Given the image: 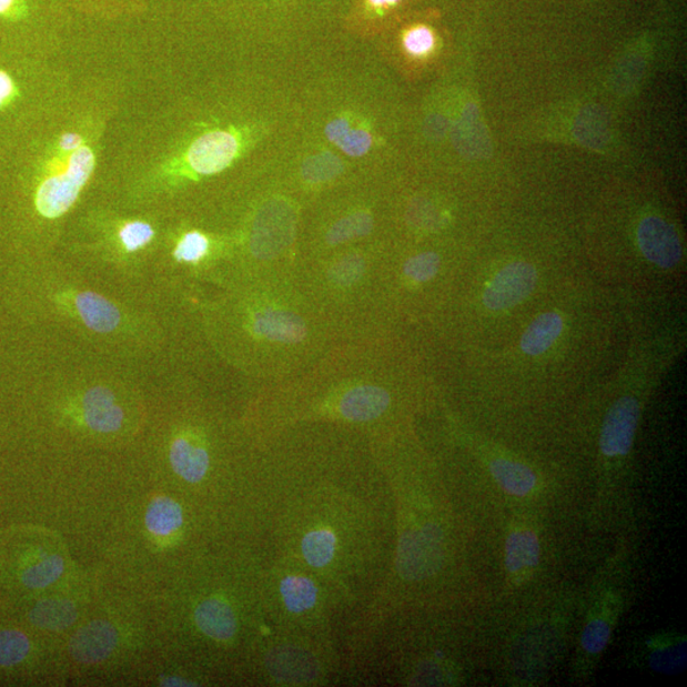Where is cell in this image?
<instances>
[{
  "instance_id": "obj_6",
  "label": "cell",
  "mask_w": 687,
  "mask_h": 687,
  "mask_svg": "<svg viewBox=\"0 0 687 687\" xmlns=\"http://www.w3.org/2000/svg\"><path fill=\"white\" fill-rule=\"evenodd\" d=\"M638 243L641 254L649 263L664 269H673L681 261L680 239L671 224L656 215L646 216L639 223Z\"/></svg>"
},
{
  "instance_id": "obj_8",
  "label": "cell",
  "mask_w": 687,
  "mask_h": 687,
  "mask_svg": "<svg viewBox=\"0 0 687 687\" xmlns=\"http://www.w3.org/2000/svg\"><path fill=\"white\" fill-rule=\"evenodd\" d=\"M493 481L512 498L527 499L540 493V477L532 466L515 458L494 456L486 461Z\"/></svg>"
},
{
  "instance_id": "obj_30",
  "label": "cell",
  "mask_w": 687,
  "mask_h": 687,
  "mask_svg": "<svg viewBox=\"0 0 687 687\" xmlns=\"http://www.w3.org/2000/svg\"><path fill=\"white\" fill-rule=\"evenodd\" d=\"M433 32L420 26V28L412 29L405 34L404 48L408 55L422 58L427 57L434 48Z\"/></svg>"
},
{
  "instance_id": "obj_31",
  "label": "cell",
  "mask_w": 687,
  "mask_h": 687,
  "mask_svg": "<svg viewBox=\"0 0 687 687\" xmlns=\"http://www.w3.org/2000/svg\"><path fill=\"white\" fill-rule=\"evenodd\" d=\"M367 2L375 8H385L395 6L400 0H367Z\"/></svg>"
},
{
  "instance_id": "obj_16",
  "label": "cell",
  "mask_w": 687,
  "mask_h": 687,
  "mask_svg": "<svg viewBox=\"0 0 687 687\" xmlns=\"http://www.w3.org/2000/svg\"><path fill=\"white\" fill-rule=\"evenodd\" d=\"M75 307L85 324L95 333L108 334L114 332L120 324L119 310L101 295L84 292L75 297Z\"/></svg>"
},
{
  "instance_id": "obj_7",
  "label": "cell",
  "mask_w": 687,
  "mask_h": 687,
  "mask_svg": "<svg viewBox=\"0 0 687 687\" xmlns=\"http://www.w3.org/2000/svg\"><path fill=\"white\" fill-rule=\"evenodd\" d=\"M119 633L114 625L98 620L82 626L69 643L77 663L93 665L108 659L118 647Z\"/></svg>"
},
{
  "instance_id": "obj_1",
  "label": "cell",
  "mask_w": 687,
  "mask_h": 687,
  "mask_svg": "<svg viewBox=\"0 0 687 687\" xmlns=\"http://www.w3.org/2000/svg\"><path fill=\"white\" fill-rule=\"evenodd\" d=\"M133 215L99 209L85 219L87 229L102 246L133 255L154 245L161 238V212L147 211Z\"/></svg>"
},
{
  "instance_id": "obj_19",
  "label": "cell",
  "mask_w": 687,
  "mask_h": 687,
  "mask_svg": "<svg viewBox=\"0 0 687 687\" xmlns=\"http://www.w3.org/2000/svg\"><path fill=\"white\" fill-rule=\"evenodd\" d=\"M78 613L75 606L68 599L49 598L43 599L33 607L30 619L33 625L50 632H60L72 626L77 620Z\"/></svg>"
},
{
  "instance_id": "obj_23",
  "label": "cell",
  "mask_w": 687,
  "mask_h": 687,
  "mask_svg": "<svg viewBox=\"0 0 687 687\" xmlns=\"http://www.w3.org/2000/svg\"><path fill=\"white\" fill-rule=\"evenodd\" d=\"M336 549L335 536L329 529H317L304 536L302 553L304 559L315 568H324L333 560Z\"/></svg>"
},
{
  "instance_id": "obj_11",
  "label": "cell",
  "mask_w": 687,
  "mask_h": 687,
  "mask_svg": "<svg viewBox=\"0 0 687 687\" xmlns=\"http://www.w3.org/2000/svg\"><path fill=\"white\" fill-rule=\"evenodd\" d=\"M254 333L267 341L293 344L306 337L307 329L303 320L290 311L266 309L256 313Z\"/></svg>"
},
{
  "instance_id": "obj_15",
  "label": "cell",
  "mask_w": 687,
  "mask_h": 687,
  "mask_svg": "<svg viewBox=\"0 0 687 687\" xmlns=\"http://www.w3.org/2000/svg\"><path fill=\"white\" fill-rule=\"evenodd\" d=\"M564 332V320L558 312L537 316L521 337V350L529 356H540L558 341Z\"/></svg>"
},
{
  "instance_id": "obj_21",
  "label": "cell",
  "mask_w": 687,
  "mask_h": 687,
  "mask_svg": "<svg viewBox=\"0 0 687 687\" xmlns=\"http://www.w3.org/2000/svg\"><path fill=\"white\" fill-rule=\"evenodd\" d=\"M64 569L65 563L62 556L43 555L21 572V580L30 589L47 588L63 576Z\"/></svg>"
},
{
  "instance_id": "obj_12",
  "label": "cell",
  "mask_w": 687,
  "mask_h": 687,
  "mask_svg": "<svg viewBox=\"0 0 687 687\" xmlns=\"http://www.w3.org/2000/svg\"><path fill=\"white\" fill-rule=\"evenodd\" d=\"M390 402V395L384 388L360 386L347 391L339 408L346 420L367 422L384 414Z\"/></svg>"
},
{
  "instance_id": "obj_24",
  "label": "cell",
  "mask_w": 687,
  "mask_h": 687,
  "mask_svg": "<svg viewBox=\"0 0 687 687\" xmlns=\"http://www.w3.org/2000/svg\"><path fill=\"white\" fill-rule=\"evenodd\" d=\"M31 651V641L16 629L0 630V666L12 667L23 663Z\"/></svg>"
},
{
  "instance_id": "obj_5",
  "label": "cell",
  "mask_w": 687,
  "mask_h": 687,
  "mask_svg": "<svg viewBox=\"0 0 687 687\" xmlns=\"http://www.w3.org/2000/svg\"><path fill=\"white\" fill-rule=\"evenodd\" d=\"M538 273L533 264L515 261L501 269L483 294L485 307L494 311H507L529 297L537 285Z\"/></svg>"
},
{
  "instance_id": "obj_13",
  "label": "cell",
  "mask_w": 687,
  "mask_h": 687,
  "mask_svg": "<svg viewBox=\"0 0 687 687\" xmlns=\"http://www.w3.org/2000/svg\"><path fill=\"white\" fill-rule=\"evenodd\" d=\"M195 622L206 637L219 641L231 640L238 632V620L232 607L220 598H209L200 604L195 612Z\"/></svg>"
},
{
  "instance_id": "obj_3",
  "label": "cell",
  "mask_w": 687,
  "mask_h": 687,
  "mask_svg": "<svg viewBox=\"0 0 687 687\" xmlns=\"http://www.w3.org/2000/svg\"><path fill=\"white\" fill-rule=\"evenodd\" d=\"M542 538L528 521H516L511 525L504 544V569L512 588L528 584L540 567Z\"/></svg>"
},
{
  "instance_id": "obj_2",
  "label": "cell",
  "mask_w": 687,
  "mask_h": 687,
  "mask_svg": "<svg viewBox=\"0 0 687 687\" xmlns=\"http://www.w3.org/2000/svg\"><path fill=\"white\" fill-rule=\"evenodd\" d=\"M623 605L622 593L608 588L590 606L579 640L576 663L579 675L593 671L598 659L602 658L608 643L612 641L616 624L620 619Z\"/></svg>"
},
{
  "instance_id": "obj_26",
  "label": "cell",
  "mask_w": 687,
  "mask_h": 687,
  "mask_svg": "<svg viewBox=\"0 0 687 687\" xmlns=\"http://www.w3.org/2000/svg\"><path fill=\"white\" fill-rule=\"evenodd\" d=\"M372 216L367 213H356L339 221L327 234L330 245H337L345 241L358 239L371 232Z\"/></svg>"
},
{
  "instance_id": "obj_29",
  "label": "cell",
  "mask_w": 687,
  "mask_h": 687,
  "mask_svg": "<svg viewBox=\"0 0 687 687\" xmlns=\"http://www.w3.org/2000/svg\"><path fill=\"white\" fill-rule=\"evenodd\" d=\"M364 269L363 259L360 256H346L339 261L330 271V280L339 285H352L361 280Z\"/></svg>"
},
{
  "instance_id": "obj_32",
  "label": "cell",
  "mask_w": 687,
  "mask_h": 687,
  "mask_svg": "<svg viewBox=\"0 0 687 687\" xmlns=\"http://www.w3.org/2000/svg\"><path fill=\"white\" fill-rule=\"evenodd\" d=\"M163 685L182 686V685H189V684H185V681L180 680V678H168V680L163 681Z\"/></svg>"
},
{
  "instance_id": "obj_9",
  "label": "cell",
  "mask_w": 687,
  "mask_h": 687,
  "mask_svg": "<svg viewBox=\"0 0 687 687\" xmlns=\"http://www.w3.org/2000/svg\"><path fill=\"white\" fill-rule=\"evenodd\" d=\"M77 19L114 22L137 19L154 0H60Z\"/></svg>"
},
{
  "instance_id": "obj_22",
  "label": "cell",
  "mask_w": 687,
  "mask_h": 687,
  "mask_svg": "<svg viewBox=\"0 0 687 687\" xmlns=\"http://www.w3.org/2000/svg\"><path fill=\"white\" fill-rule=\"evenodd\" d=\"M281 589L285 605L291 612H309L317 602V588L306 577H286L282 582Z\"/></svg>"
},
{
  "instance_id": "obj_14",
  "label": "cell",
  "mask_w": 687,
  "mask_h": 687,
  "mask_svg": "<svg viewBox=\"0 0 687 687\" xmlns=\"http://www.w3.org/2000/svg\"><path fill=\"white\" fill-rule=\"evenodd\" d=\"M170 461L175 473L189 483L202 482L211 465L208 451L185 437L172 442Z\"/></svg>"
},
{
  "instance_id": "obj_25",
  "label": "cell",
  "mask_w": 687,
  "mask_h": 687,
  "mask_svg": "<svg viewBox=\"0 0 687 687\" xmlns=\"http://www.w3.org/2000/svg\"><path fill=\"white\" fill-rule=\"evenodd\" d=\"M211 249V240L203 232L190 230L182 232L175 241L173 256L180 263H198Z\"/></svg>"
},
{
  "instance_id": "obj_28",
  "label": "cell",
  "mask_w": 687,
  "mask_h": 687,
  "mask_svg": "<svg viewBox=\"0 0 687 687\" xmlns=\"http://www.w3.org/2000/svg\"><path fill=\"white\" fill-rule=\"evenodd\" d=\"M342 170V164L332 154L313 156V160L304 164L303 175L312 182L333 179Z\"/></svg>"
},
{
  "instance_id": "obj_18",
  "label": "cell",
  "mask_w": 687,
  "mask_h": 687,
  "mask_svg": "<svg viewBox=\"0 0 687 687\" xmlns=\"http://www.w3.org/2000/svg\"><path fill=\"white\" fill-rule=\"evenodd\" d=\"M182 524H184V515H182L181 506L171 498H156L147 509L145 526L148 532L160 540H166V538L176 535Z\"/></svg>"
},
{
  "instance_id": "obj_27",
  "label": "cell",
  "mask_w": 687,
  "mask_h": 687,
  "mask_svg": "<svg viewBox=\"0 0 687 687\" xmlns=\"http://www.w3.org/2000/svg\"><path fill=\"white\" fill-rule=\"evenodd\" d=\"M441 259L434 252H423V254L408 259L404 265V273L412 281L425 283L433 280L440 272Z\"/></svg>"
},
{
  "instance_id": "obj_20",
  "label": "cell",
  "mask_w": 687,
  "mask_h": 687,
  "mask_svg": "<svg viewBox=\"0 0 687 687\" xmlns=\"http://www.w3.org/2000/svg\"><path fill=\"white\" fill-rule=\"evenodd\" d=\"M326 135L347 155L362 156L371 150L372 135L364 129H353L345 119L339 118L326 127Z\"/></svg>"
},
{
  "instance_id": "obj_4",
  "label": "cell",
  "mask_w": 687,
  "mask_h": 687,
  "mask_svg": "<svg viewBox=\"0 0 687 687\" xmlns=\"http://www.w3.org/2000/svg\"><path fill=\"white\" fill-rule=\"evenodd\" d=\"M640 420L637 398L624 396L608 411L599 437V451L606 463L619 464L629 456Z\"/></svg>"
},
{
  "instance_id": "obj_17",
  "label": "cell",
  "mask_w": 687,
  "mask_h": 687,
  "mask_svg": "<svg viewBox=\"0 0 687 687\" xmlns=\"http://www.w3.org/2000/svg\"><path fill=\"white\" fill-rule=\"evenodd\" d=\"M647 663L654 671L673 674L686 665V640L675 634L658 636L647 643Z\"/></svg>"
},
{
  "instance_id": "obj_10",
  "label": "cell",
  "mask_w": 687,
  "mask_h": 687,
  "mask_svg": "<svg viewBox=\"0 0 687 687\" xmlns=\"http://www.w3.org/2000/svg\"><path fill=\"white\" fill-rule=\"evenodd\" d=\"M82 408L85 424L94 432L114 433L123 425V408L109 388L93 387L87 391Z\"/></svg>"
}]
</instances>
